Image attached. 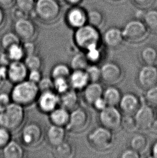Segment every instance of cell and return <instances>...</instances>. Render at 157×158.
<instances>
[{"label":"cell","mask_w":157,"mask_h":158,"mask_svg":"<svg viewBox=\"0 0 157 158\" xmlns=\"http://www.w3.org/2000/svg\"><path fill=\"white\" fill-rule=\"evenodd\" d=\"M39 94L38 84L26 79L14 84L10 94L13 102L25 107L36 103Z\"/></svg>","instance_id":"obj_1"},{"label":"cell","mask_w":157,"mask_h":158,"mask_svg":"<svg viewBox=\"0 0 157 158\" xmlns=\"http://www.w3.org/2000/svg\"><path fill=\"white\" fill-rule=\"evenodd\" d=\"M26 118L24 107L12 102L0 112V126L13 132L23 126Z\"/></svg>","instance_id":"obj_2"},{"label":"cell","mask_w":157,"mask_h":158,"mask_svg":"<svg viewBox=\"0 0 157 158\" xmlns=\"http://www.w3.org/2000/svg\"><path fill=\"white\" fill-rule=\"evenodd\" d=\"M74 41L77 48L85 52L92 47L100 45L101 36L98 29L86 24L75 29Z\"/></svg>","instance_id":"obj_3"},{"label":"cell","mask_w":157,"mask_h":158,"mask_svg":"<svg viewBox=\"0 0 157 158\" xmlns=\"http://www.w3.org/2000/svg\"><path fill=\"white\" fill-rule=\"evenodd\" d=\"M113 131L101 126L96 127L87 135L90 145L99 151H104L111 148L114 143Z\"/></svg>","instance_id":"obj_4"},{"label":"cell","mask_w":157,"mask_h":158,"mask_svg":"<svg viewBox=\"0 0 157 158\" xmlns=\"http://www.w3.org/2000/svg\"><path fill=\"white\" fill-rule=\"evenodd\" d=\"M44 135L42 126L37 122H31L23 126L19 138L23 145L29 148H34L42 143Z\"/></svg>","instance_id":"obj_5"},{"label":"cell","mask_w":157,"mask_h":158,"mask_svg":"<svg viewBox=\"0 0 157 158\" xmlns=\"http://www.w3.org/2000/svg\"><path fill=\"white\" fill-rule=\"evenodd\" d=\"M34 11L42 21L51 23L59 17L61 5L55 0H37Z\"/></svg>","instance_id":"obj_6"},{"label":"cell","mask_w":157,"mask_h":158,"mask_svg":"<svg viewBox=\"0 0 157 158\" xmlns=\"http://www.w3.org/2000/svg\"><path fill=\"white\" fill-rule=\"evenodd\" d=\"M122 30L124 39L131 43H139L147 38L148 29L144 22L132 19L127 22Z\"/></svg>","instance_id":"obj_7"},{"label":"cell","mask_w":157,"mask_h":158,"mask_svg":"<svg viewBox=\"0 0 157 158\" xmlns=\"http://www.w3.org/2000/svg\"><path fill=\"white\" fill-rule=\"evenodd\" d=\"M99 113V121L101 126L113 131L121 127L123 114L117 106H108Z\"/></svg>","instance_id":"obj_8"},{"label":"cell","mask_w":157,"mask_h":158,"mask_svg":"<svg viewBox=\"0 0 157 158\" xmlns=\"http://www.w3.org/2000/svg\"><path fill=\"white\" fill-rule=\"evenodd\" d=\"M90 122V115L86 110L78 107L70 112V117L66 126L67 131L70 132L78 133L85 130Z\"/></svg>","instance_id":"obj_9"},{"label":"cell","mask_w":157,"mask_h":158,"mask_svg":"<svg viewBox=\"0 0 157 158\" xmlns=\"http://www.w3.org/2000/svg\"><path fill=\"white\" fill-rule=\"evenodd\" d=\"M14 29V32L23 42L34 41L38 35L36 24L28 17L15 21Z\"/></svg>","instance_id":"obj_10"},{"label":"cell","mask_w":157,"mask_h":158,"mask_svg":"<svg viewBox=\"0 0 157 158\" xmlns=\"http://www.w3.org/2000/svg\"><path fill=\"white\" fill-rule=\"evenodd\" d=\"M101 80L109 85L119 83L123 78V70L116 62H107L101 67Z\"/></svg>","instance_id":"obj_11"},{"label":"cell","mask_w":157,"mask_h":158,"mask_svg":"<svg viewBox=\"0 0 157 158\" xmlns=\"http://www.w3.org/2000/svg\"><path fill=\"white\" fill-rule=\"evenodd\" d=\"M138 85L146 90L157 84V65H143L137 75Z\"/></svg>","instance_id":"obj_12"},{"label":"cell","mask_w":157,"mask_h":158,"mask_svg":"<svg viewBox=\"0 0 157 158\" xmlns=\"http://www.w3.org/2000/svg\"><path fill=\"white\" fill-rule=\"evenodd\" d=\"M36 103L41 112L49 114L59 106V96L54 91L40 92Z\"/></svg>","instance_id":"obj_13"},{"label":"cell","mask_w":157,"mask_h":158,"mask_svg":"<svg viewBox=\"0 0 157 158\" xmlns=\"http://www.w3.org/2000/svg\"><path fill=\"white\" fill-rule=\"evenodd\" d=\"M134 116L138 129L143 130H149L156 118L153 107L147 103L142 104Z\"/></svg>","instance_id":"obj_14"},{"label":"cell","mask_w":157,"mask_h":158,"mask_svg":"<svg viewBox=\"0 0 157 158\" xmlns=\"http://www.w3.org/2000/svg\"><path fill=\"white\" fill-rule=\"evenodd\" d=\"M29 70L23 60L11 62L7 66V80L14 84L28 78Z\"/></svg>","instance_id":"obj_15"},{"label":"cell","mask_w":157,"mask_h":158,"mask_svg":"<svg viewBox=\"0 0 157 158\" xmlns=\"http://www.w3.org/2000/svg\"><path fill=\"white\" fill-rule=\"evenodd\" d=\"M141 105L137 95L132 92H127L122 94L118 106L123 115H134Z\"/></svg>","instance_id":"obj_16"},{"label":"cell","mask_w":157,"mask_h":158,"mask_svg":"<svg viewBox=\"0 0 157 158\" xmlns=\"http://www.w3.org/2000/svg\"><path fill=\"white\" fill-rule=\"evenodd\" d=\"M66 20L68 26L77 29L87 24V12L77 6H73L67 13Z\"/></svg>","instance_id":"obj_17"},{"label":"cell","mask_w":157,"mask_h":158,"mask_svg":"<svg viewBox=\"0 0 157 158\" xmlns=\"http://www.w3.org/2000/svg\"><path fill=\"white\" fill-rule=\"evenodd\" d=\"M103 40L105 44L111 48L120 47L124 40L122 30L117 27L109 28L104 32Z\"/></svg>","instance_id":"obj_18"},{"label":"cell","mask_w":157,"mask_h":158,"mask_svg":"<svg viewBox=\"0 0 157 158\" xmlns=\"http://www.w3.org/2000/svg\"><path fill=\"white\" fill-rule=\"evenodd\" d=\"M68 80L70 88L77 91H83L90 83L86 70H72Z\"/></svg>","instance_id":"obj_19"},{"label":"cell","mask_w":157,"mask_h":158,"mask_svg":"<svg viewBox=\"0 0 157 158\" xmlns=\"http://www.w3.org/2000/svg\"><path fill=\"white\" fill-rule=\"evenodd\" d=\"M76 90L70 88V89L60 94V106L71 111L77 108L79 105V96Z\"/></svg>","instance_id":"obj_20"},{"label":"cell","mask_w":157,"mask_h":158,"mask_svg":"<svg viewBox=\"0 0 157 158\" xmlns=\"http://www.w3.org/2000/svg\"><path fill=\"white\" fill-rule=\"evenodd\" d=\"M103 88L99 82L89 83L83 90V99L85 103L88 105H92L96 99L102 96Z\"/></svg>","instance_id":"obj_21"},{"label":"cell","mask_w":157,"mask_h":158,"mask_svg":"<svg viewBox=\"0 0 157 158\" xmlns=\"http://www.w3.org/2000/svg\"><path fill=\"white\" fill-rule=\"evenodd\" d=\"M66 127L52 125L46 132L47 141L52 147L66 140Z\"/></svg>","instance_id":"obj_22"},{"label":"cell","mask_w":157,"mask_h":158,"mask_svg":"<svg viewBox=\"0 0 157 158\" xmlns=\"http://www.w3.org/2000/svg\"><path fill=\"white\" fill-rule=\"evenodd\" d=\"M70 117V111L62 106L58 107L49 114L50 122L52 125L66 127Z\"/></svg>","instance_id":"obj_23"},{"label":"cell","mask_w":157,"mask_h":158,"mask_svg":"<svg viewBox=\"0 0 157 158\" xmlns=\"http://www.w3.org/2000/svg\"><path fill=\"white\" fill-rule=\"evenodd\" d=\"M26 152L19 142L11 140L2 150V156L5 158H23Z\"/></svg>","instance_id":"obj_24"},{"label":"cell","mask_w":157,"mask_h":158,"mask_svg":"<svg viewBox=\"0 0 157 158\" xmlns=\"http://www.w3.org/2000/svg\"><path fill=\"white\" fill-rule=\"evenodd\" d=\"M75 153L74 146L71 143L66 140L52 147V154L55 158H73Z\"/></svg>","instance_id":"obj_25"},{"label":"cell","mask_w":157,"mask_h":158,"mask_svg":"<svg viewBox=\"0 0 157 158\" xmlns=\"http://www.w3.org/2000/svg\"><path fill=\"white\" fill-rule=\"evenodd\" d=\"M122 93L119 88L115 85H109L103 90L102 97L108 106H117L122 97Z\"/></svg>","instance_id":"obj_26"},{"label":"cell","mask_w":157,"mask_h":158,"mask_svg":"<svg viewBox=\"0 0 157 158\" xmlns=\"http://www.w3.org/2000/svg\"><path fill=\"white\" fill-rule=\"evenodd\" d=\"M140 59L144 65H157V48L147 45L143 48L139 53Z\"/></svg>","instance_id":"obj_27"},{"label":"cell","mask_w":157,"mask_h":158,"mask_svg":"<svg viewBox=\"0 0 157 158\" xmlns=\"http://www.w3.org/2000/svg\"><path fill=\"white\" fill-rule=\"evenodd\" d=\"M22 40L14 31H8L2 35L0 38V48L5 52L12 45L21 44Z\"/></svg>","instance_id":"obj_28"},{"label":"cell","mask_w":157,"mask_h":158,"mask_svg":"<svg viewBox=\"0 0 157 158\" xmlns=\"http://www.w3.org/2000/svg\"><path fill=\"white\" fill-rule=\"evenodd\" d=\"M89 64L85 52H81L73 56L70 66L72 70H86Z\"/></svg>","instance_id":"obj_29"},{"label":"cell","mask_w":157,"mask_h":158,"mask_svg":"<svg viewBox=\"0 0 157 158\" xmlns=\"http://www.w3.org/2000/svg\"><path fill=\"white\" fill-rule=\"evenodd\" d=\"M130 148L142 153L146 150L148 145V140L144 135L137 133L132 136L130 140Z\"/></svg>","instance_id":"obj_30"},{"label":"cell","mask_w":157,"mask_h":158,"mask_svg":"<svg viewBox=\"0 0 157 158\" xmlns=\"http://www.w3.org/2000/svg\"><path fill=\"white\" fill-rule=\"evenodd\" d=\"M104 15L100 10L92 9L87 12V24L99 29L103 26Z\"/></svg>","instance_id":"obj_31"},{"label":"cell","mask_w":157,"mask_h":158,"mask_svg":"<svg viewBox=\"0 0 157 158\" xmlns=\"http://www.w3.org/2000/svg\"><path fill=\"white\" fill-rule=\"evenodd\" d=\"M72 70L70 65L64 63H59L55 64L51 71V76L52 79L59 77L68 78Z\"/></svg>","instance_id":"obj_32"},{"label":"cell","mask_w":157,"mask_h":158,"mask_svg":"<svg viewBox=\"0 0 157 158\" xmlns=\"http://www.w3.org/2000/svg\"><path fill=\"white\" fill-rule=\"evenodd\" d=\"M143 19L148 30L153 34H157V9H152L147 11L144 14Z\"/></svg>","instance_id":"obj_33"},{"label":"cell","mask_w":157,"mask_h":158,"mask_svg":"<svg viewBox=\"0 0 157 158\" xmlns=\"http://www.w3.org/2000/svg\"><path fill=\"white\" fill-rule=\"evenodd\" d=\"M4 52L10 62L22 61L26 57L22 43L12 45Z\"/></svg>","instance_id":"obj_34"},{"label":"cell","mask_w":157,"mask_h":158,"mask_svg":"<svg viewBox=\"0 0 157 158\" xmlns=\"http://www.w3.org/2000/svg\"><path fill=\"white\" fill-rule=\"evenodd\" d=\"M23 62L29 71L34 70H42L43 62L42 58L37 53L26 56L24 59Z\"/></svg>","instance_id":"obj_35"},{"label":"cell","mask_w":157,"mask_h":158,"mask_svg":"<svg viewBox=\"0 0 157 158\" xmlns=\"http://www.w3.org/2000/svg\"><path fill=\"white\" fill-rule=\"evenodd\" d=\"M85 53L89 64H98L103 57L100 45L90 48L85 51Z\"/></svg>","instance_id":"obj_36"},{"label":"cell","mask_w":157,"mask_h":158,"mask_svg":"<svg viewBox=\"0 0 157 158\" xmlns=\"http://www.w3.org/2000/svg\"><path fill=\"white\" fill-rule=\"evenodd\" d=\"M53 80L54 90L59 95L66 92L71 88L68 78L59 77L53 79Z\"/></svg>","instance_id":"obj_37"},{"label":"cell","mask_w":157,"mask_h":158,"mask_svg":"<svg viewBox=\"0 0 157 158\" xmlns=\"http://www.w3.org/2000/svg\"><path fill=\"white\" fill-rule=\"evenodd\" d=\"M121 127L128 133L134 132L138 130L134 115H123Z\"/></svg>","instance_id":"obj_38"},{"label":"cell","mask_w":157,"mask_h":158,"mask_svg":"<svg viewBox=\"0 0 157 158\" xmlns=\"http://www.w3.org/2000/svg\"><path fill=\"white\" fill-rule=\"evenodd\" d=\"M86 71L89 77L90 83L99 82L101 80V68L98 66V64H89Z\"/></svg>","instance_id":"obj_39"},{"label":"cell","mask_w":157,"mask_h":158,"mask_svg":"<svg viewBox=\"0 0 157 158\" xmlns=\"http://www.w3.org/2000/svg\"><path fill=\"white\" fill-rule=\"evenodd\" d=\"M144 99L146 103L151 106H157V84L145 90Z\"/></svg>","instance_id":"obj_40"},{"label":"cell","mask_w":157,"mask_h":158,"mask_svg":"<svg viewBox=\"0 0 157 158\" xmlns=\"http://www.w3.org/2000/svg\"><path fill=\"white\" fill-rule=\"evenodd\" d=\"M16 6L29 14L34 11L36 2L34 0H15Z\"/></svg>","instance_id":"obj_41"},{"label":"cell","mask_w":157,"mask_h":158,"mask_svg":"<svg viewBox=\"0 0 157 158\" xmlns=\"http://www.w3.org/2000/svg\"><path fill=\"white\" fill-rule=\"evenodd\" d=\"M11 132L0 126V150H2L12 140Z\"/></svg>","instance_id":"obj_42"},{"label":"cell","mask_w":157,"mask_h":158,"mask_svg":"<svg viewBox=\"0 0 157 158\" xmlns=\"http://www.w3.org/2000/svg\"><path fill=\"white\" fill-rule=\"evenodd\" d=\"M40 92L54 91L53 80L51 77H42V79L38 83Z\"/></svg>","instance_id":"obj_43"},{"label":"cell","mask_w":157,"mask_h":158,"mask_svg":"<svg viewBox=\"0 0 157 158\" xmlns=\"http://www.w3.org/2000/svg\"><path fill=\"white\" fill-rule=\"evenodd\" d=\"M26 56L37 53V45L34 41H26L22 44Z\"/></svg>","instance_id":"obj_44"},{"label":"cell","mask_w":157,"mask_h":158,"mask_svg":"<svg viewBox=\"0 0 157 158\" xmlns=\"http://www.w3.org/2000/svg\"><path fill=\"white\" fill-rule=\"evenodd\" d=\"M43 77L42 70H34L29 71L27 79L33 83L37 84L40 81Z\"/></svg>","instance_id":"obj_45"},{"label":"cell","mask_w":157,"mask_h":158,"mask_svg":"<svg viewBox=\"0 0 157 158\" xmlns=\"http://www.w3.org/2000/svg\"><path fill=\"white\" fill-rule=\"evenodd\" d=\"M29 14L26 11L23 10L19 8L18 6H15L13 8L11 12V15L15 21L18 20V19L28 18Z\"/></svg>","instance_id":"obj_46"},{"label":"cell","mask_w":157,"mask_h":158,"mask_svg":"<svg viewBox=\"0 0 157 158\" xmlns=\"http://www.w3.org/2000/svg\"><path fill=\"white\" fill-rule=\"evenodd\" d=\"M12 102L10 94L6 92L0 93V110L1 111Z\"/></svg>","instance_id":"obj_47"},{"label":"cell","mask_w":157,"mask_h":158,"mask_svg":"<svg viewBox=\"0 0 157 158\" xmlns=\"http://www.w3.org/2000/svg\"><path fill=\"white\" fill-rule=\"evenodd\" d=\"M91 106L96 111L100 112L102 110H103L104 109H106L107 107L108 106V105L102 96L96 99L92 104Z\"/></svg>","instance_id":"obj_48"},{"label":"cell","mask_w":157,"mask_h":158,"mask_svg":"<svg viewBox=\"0 0 157 158\" xmlns=\"http://www.w3.org/2000/svg\"><path fill=\"white\" fill-rule=\"evenodd\" d=\"M119 156L121 158H139L141 156L139 152L130 148L124 150Z\"/></svg>","instance_id":"obj_49"},{"label":"cell","mask_w":157,"mask_h":158,"mask_svg":"<svg viewBox=\"0 0 157 158\" xmlns=\"http://www.w3.org/2000/svg\"><path fill=\"white\" fill-rule=\"evenodd\" d=\"M7 80V66L0 64V89Z\"/></svg>","instance_id":"obj_50"},{"label":"cell","mask_w":157,"mask_h":158,"mask_svg":"<svg viewBox=\"0 0 157 158\" xmlns=\"http://www.w3.org/2000/svg\"><path fill=\"white\" fill-rule=\"evenodd\" d=\"M133 3L141 8H147L151 6L154 0H132Z\"/></svg>","instance_id":"obj_51"},{"label":"cell","mask_w":157,"mask_h":158,"mask_svg":"<svg viewBox=\"0 0 157 158\" xmlns=\"http://www.w3.org/2000/svg\"><path fill=\"white\" fill-rule=\"evenodd\" d=\"M15 0H0V6L4 8H9L12 6Z\"/></svg>","instance_id":"obj_52"},{"label":"cell","mask_w":157,"mask_h":158,"mask_svg":"<svg viewBox=\"0 0 157 158\" xmlns=\"http://www.w3.org/2000/svg\"><path fill=\"white\" fill-rule=\"evenodd\" d=\"M6 21V15L2 7L0 6V29L3 27Z\"/></svg>","instance_id":"obj_53"},{"label":"cell","mask_w":157,"mask_h":158,"mask_svg":"<svg viewBox=\"0 0 157 158\" xmlns=\"http://www.w3.org/2000/svg\"><path fill=\"white\" fill-rule=\"evenodd\" d=\"M151 155L152 158H157V140L151 147Z\"/></svg>","instance_id":"obj_54"},{"label":"cell","mask_w":157,"mask_h":158,"mask_svg":"<svg viewBox=\"0 0 157 158\" xmlns=\"http://www.w3.org/2000/svg\"><path fill=\"white\" fill-rule=\"evenodd\" d=\"M149 130L151 131L152 132L157 133V118H156L153 123L152 124L150 127L149 128Z\"/></svg>","instance_id":"obj_55"},{"label":"cell","mask_w":157,"mask_h":158,"mask_svg":"<svg viewBox=\"0 0 157 158\" xmlns=\"http://www.w3.org/2000/svg\"><path fill=\"white\" fill-rule=\"evenodd\" d=\"M83 0H66V4H69L72 6H75L78 5Z\"/></svg>","instance_id":"obj_56"},{"label":"cell","mask_w":157,"mask_h":158,"mask_svg":"<svg viewBox=\"0 0 157 158\" xmlns=\"http://www.w3.org/2000/svg\"><path fill=\"white\" fill-rule=\"evenodd\" d=\"M56 1H57L60 5L62 4H66V0H55Z\"/></svg>","instance_id":"obj_57"},{"label":"cell","mask_w":157,"mask_h":158,"mask_svg":"<svg viewBox=\"0 0 157 158\" xmlns=\"http://www.w3.org/2000/svg\"><path fill=\"white\" fill-rule=\"evenodd\" d=\"M155 116L156 118H157V106L155 107Z\"/></svg>","instance_id":"obj_58"},{"label":"cell","mask_w":157,"mask_h":158,"mask_svg":"<svg viewBox=\"0 0 157 158\" xmlns=\"http://www.w3.org/2000/svg\"><path fill=\"white\" fill-rule=\"evenodd\" d=\"M0 112H1V110H0Z\"/></svg>","instance_id":"obj_59"}]
</instances>
